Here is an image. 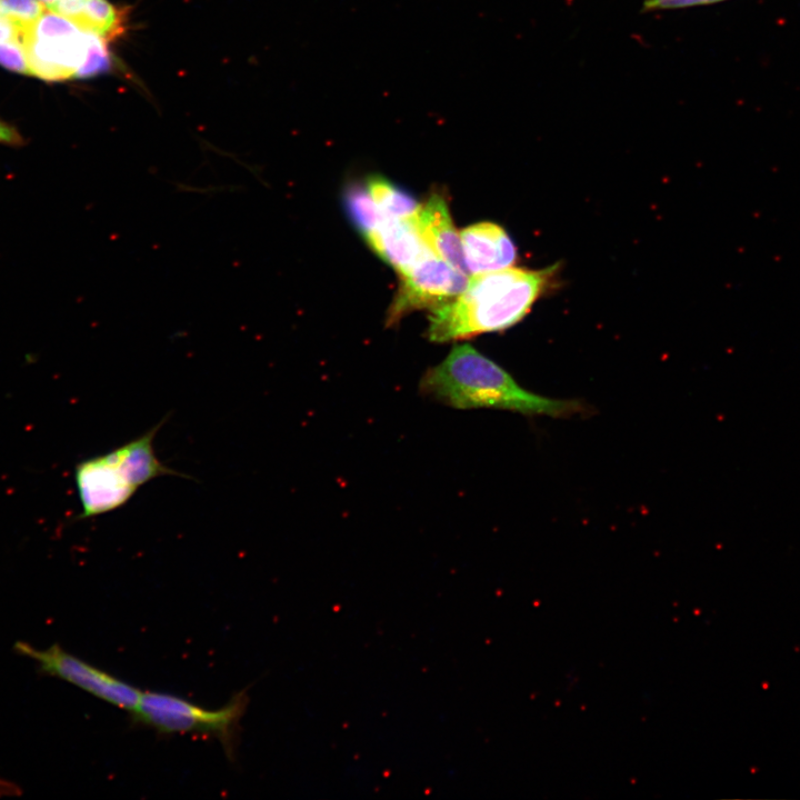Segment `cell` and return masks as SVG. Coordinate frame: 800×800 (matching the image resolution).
<instances>
[{
  "label": "cell",
  "mask_w": 800,
  "mask_h": 800,
  "mask_svg": "<svg viewBox=\"0 0 800 800\" xmlns=\"http://www.w3.org/2000/svg\"><path fill=\"white\" fill-rule=\"evenodd\" d=\"M419 391L456 409H501L527 416L570 417L584 410L577 400L554 399L521 387L498 363L460 344L421 377Z\"/></svg>",
  "instance_id": "1"
},
{
  "label": "cell",
  "mask_w": 800,
  "mask_h": 800,
  "mask_svg": "<svg viewBox=\"0 0 800 800\" xmlns=\"http://www.w3.org/2000/svg\"><path fill=\"white\" fill-rule=\"evenodd\" d=\"M554 271L556 267H509L472 274L461 293L430 310L428 339L448 342L514 326L530 311Z\"/></svg>",
  "instance_id": "2"
},
{
  "label": "cell",
  "mask_w": 800,
  "mask_h": 800,
  "mask_svg": "<svg viewBox=\"0 0 800 800\" xmlns=\"http://www.w3.org/2000/svg\"><path fill=\"white\" fill-rule=\"evenodd\" d=\"M248 706V697L236 694L219 709H206L173 694L142 692L137 708L131 712L134 722L162 734L192 733L213 737L231 753L240 721Z\"/></svg>",
  "instance_id": "3"
},
{
  "label": "cell",
  "mask_w": 800,
  "mask_h": 800,
  "mask_svg": "<svg viewBox=\"0 0 800 800\" xmlns=\"http://www.w3.org/2000/svg\"><path fill=\"white\" fill-rule=\"evenodd\" d=\"M92 33L83 31L67 18L43 12L22 34L30 74L47 81L78 78Z\"/></svg>",
  "instance_id": "4"
},
{
  "label": "cell",
  "mask_w": 800,
  "mask_h": 800,
  "mask_svg": "<svg viewBox=\"0 0 800 800\" xmlns=\"http://www.w3.org/2000/svg\"><path fill=\"white\" fill-rule=\"evenodd\" d=\"M14 649L36 661L43 673L60 678L114 707L132 712L140 701V690L64 651L58 644L42 650L18 641Z\"/></svg>",
  "instance_id": "5"
},
{
  "label": "cell",
  "mask_w": 800,
  "mask_h": 800,
  "mask_svg": "<svg viewBox=\"0 0 800 800\" xmlns=\"http://www.w3.org/2000/svg\"><path fill=\"white\" fill-rule=\"evenodd\" d=\"M468 279V274L430 252L401 274L399 289L388 312V323L399 321L411 311L432 310L452 300L464 290Z\"/></svg>",
  "instance_id": "6"
},
{
  "label": "cell",
  "mask_w": 800,
  "mask_h": 800,
  "mask_svg": "<svg viewBox=\"0 0 800 800\" xmlns=\"http://www.w3.org/2000/svg\"><path fill=\"white\" fill-rule=\"evenodd\" d=\"M73 477L81 506L78 519L114 511L138 491L113 450L79 462Z\"/></svg>",
  "instance_id": "7"
},
{
  "label": "cell",
  "mask_w": 800,
  "mask_h": 800,
  "mask_svg": "<svg viewBox=\"0 0 800 800\" xmlns=\"http://www.w3.org/2000/svg\"><path fill=\"white\" fill-rule=\"evenodd\" d=\"M467 272L478 274L511 267L516 247L503 228L493 222H478L460 232Z\"/></svg>",
  "instance_id": "8"
},
{
  "label": "cell",
  "mask_w": 800,
  "mask_h": 800,
  "mask_svg": "<svg viewBox=\"0 0 800 800\" xmlns=\"http://www.w3.org/2000/svg\"><path fill=\"white\" fill-rule=\"evenodd\" d=\"M366 240L400 276L433 252L422 239L412 218L386 219Z\"/></svg>",
  "instance_id": "9"
},
{
  "label": "cell",
  "mask_w": 800,
  "mask_h": 800,
  "mask_svg": "<svg viewBox=\"0 0 800 800\" xmlns=\"http://www.w3.org/2000/svg\"><path fill=\"white\" fill-rule=\"evenodd\" d=\"M428 247L453 268L468 274L463 262L460 234L452 222L448 203L438 192L420 206L412 218Z\"/></svg>",
  "instance_id": "10"
},
{
  "label": "cell",
  "mask_w": 800,
  "mask_h": 800,
  "mask_svg": "<svg viewBox=\"0 0 800 800\" xmlns=\"http://www.w3.org/2000/svg\"><path fill=\"white\" fill-rule=\"evenodd\" d=\"M164 421L166 419L140 437L114 449L118 460L138 489L147 482L162 476L189 478V476L169 468L156 456L153 440Z\"/></svg>",
  "instance_id": "11"
},
{
  "label": "cell",
  "mask_w": 800,
  "mask_h": 800,
  "mask_svg": "<svg viewBox=\"0 0 800 800\" xmlns=\"http://www.w3.org/2000/svg\"><path fill=\"white\" fill-rule=\"evenodd\" d=\"M367 188L384 219H411L420 203L408 192L382 177H371Z\"/></svg>",
  "instance_id": "12"
},
{
  "label": "cell",
  "mask_w": 800,
  "mask_h": 800,
  "mask_svg": "<svg viewBox=\"0 0 800 800\" xmlns=\"http://www.w3.org/2000/svg\"><path fill=\"white\" fill-rule=\"evenodd\" d=\"M347 211L364 238L376 231L386 220L367 187L350 184L344 194Z\"/></svg>",
  "instance_id": "13"
},
{
  "label": "cell",
  "mask_w": 800,
  "mask_h": 800,
  "mask_svg": "<svg viewBox=\"0 0 800 800\" xmlns=\"http://www.w3.org/2000/svg\"><path fill=\"white\" fill-rule=\"evenodd\" d=\"M71 22L83 31L104 39L116 33L119 16L116 7L108 0H87Z\"/></svg>",
  "instance_id": "14"
},
{
  "label": "cell",
  "mask_w": 800,
  "mask_h": 800,
  "mask_svg": "<svg viewBox=\"0 0 800 800\" xmlns=\"http://www.w3.org/2000/svg\"><path fill=\"white\" fill-rule=\"evenodd\" d=\"M0 10L19 27L23 34L42 16L44 6L39 0H0Z\"/></svg>",
  "instance_id": "15"
},
{
  "label": "cell",
  "mask_w": 800,
  "mask_h": 800,
  "mask_svg": "<svg viewBox=\"0 0 800 800\" xmlns=\"http://www.w3.org/2000/svg\"><path fill=\"white\" fill-rule=\"evenodd\" d=\"M108 64L109 59L104 39L92 33L88 56L78 78L92 77L107 70Z\"/></svg>",
  "instance_id": "16"
},
{
  "label": "cell",
  "mask_w": 800,
  "mask_h": 800,
  "mask_svg": "<svg viewBox=\"0 0 800 800\" xmlns=\"http://www.w3.org/2000/svg\"><path fill=\"white\" fill-rule=\"evenodd\" d=\"M0 64L23 74H30L23 43L20 40L0 43Z\"/></svg>",
  "instance_id": "17"
},
{
  "label": "cell",
  "mask_w": 800,
  "mask_h": 800,
  "mask_svg": "<svg viewBox=\"0 0 800 800\" xmlns=\"http://www.w3.org/2000/svg\"><path fill=\"white\" fill-rule=\"evenodd\" d=\"M727 0H643L641 12L687 9L691 7L708 6Z\"/></svg>",
  "instance_id": "18"
},
{
  "label": "cell",
  "mask_w": 800,
  "mask_h": 800,
  "mask_svg": "<svg viewBox=\"0 0 800 800\" xmlns=\"http://www.w3.org/2000/svg\"><path fill=\"white\" fill-rule=\"evenodd\" d=\"M24 143L23 137L13 126L0 120V144L19 148Z\"/></svg>",
  "instance_id": "19"
},
{
  "label": "cell",
  "mask_w": 800,
  "mask_h": 800,
  "mask_svg": "<svg viewBox=\"0 0 800 800\" xmlns=\"http://www.w3.org/2000/svg\"><path fill=\"white\" fill-rule=\"evenodd\" d=\"M22 32L19 27L0 10V43L20 40Z\"/></svg>",
  "instance_id": "20"
},
{
  "label": "cell",
  "mask_w": 800,
  "mask_h": 800,
  "mask_svg": "<svg viewBox=\"0 0 800 800\" xmlns=\"http://www.w3.org/2000/svg\"><path fill=\"white\" fill-rule=\"evenodd\" d=\"M39 1H40L42 4H44L46 8H47V7H49L50 4H52V3H54V2H57V1H59V0H39Z\"/></svg>",
  "instance_id": "21"
}]
</instances>
